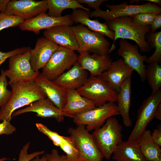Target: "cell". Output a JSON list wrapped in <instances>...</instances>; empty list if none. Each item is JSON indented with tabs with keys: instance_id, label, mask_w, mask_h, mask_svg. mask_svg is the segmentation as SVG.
Returning <instances> with one entry per match:
<instances>
[{
	"instance_id": "cell-3",
	"label": "cell",
	"mask_w": 161,
	"mask_h": 161,
	"mask_svg": "<svg viewBox=\"0 0 161 161\" xmlns=\"http://www.w3.org/2000/svg\"><path fill=\"white\" fill-rule=\"evenodd\" d=\"M122 126L113 117L108 118L100 128L92 135L104 158L109 159L117 146L123 141Z\"/></svg>"
},
{
	"instance_id": "cell-40",
	"label": "cell",
	"mask_w": 161,
	"mask_h": 161,
	"mask_svg": "<svg viewBox=\"0 0 161 161\" xmlns=\"http://www.w3.org/2000/svg\"><path fill=\"white\" fill-rule=\"evenodd\" d=\"M161 27V13L157 14L150 26L151 32H155Z\"/></svg>"
},
{
	"instance_id": "cell-6",
	"label": "cell",
	"mask_w": 161,
	"mask_h": 161,
	"mask_svg": "<svg viewBox=\"0 0 161 161\" xmlns=\"http://www.w3.org/2000/svg\"><path fill=\"white\" fill-rule=\"evenodd\" d=\"M81 156L82 161H102L104 158L92 135L83 125L68 130Z\"/></svg>"
},
{
	"instance_id": "cell-27",
	"label": "cell",
	"mask_w": 161,
	"mask_h": 161,
	"mask_svg": "<svg viewBox=\"0 0 161 161\" xmlns=\"http://www.w3.org/2000/svg\"><path fill=\"white\" fill-rule=\"evenodd\" d=\"M138 142L142 153L148 161H156L161 155L160 146L153 140L150 130L144 131Z\"/></svg>"
},
{
	"instance_id": "cell-15",
	"label": "cell",
	"mask_w": 161,
	"mask_h": 161,
	"mask_svg": "<svg viewBox=\"0 0 161 161\" xmlns=\"http://www.w3.org/2000/svg\"><path fill=\"white\" fill-rule=\"evenodd\" d=\"M134 71L123 59H120L113 61L108 69L98 76L117 94L122 84Z\"/></svg>"
},
{
	"instance_id": "cell-31",
	"label": "cell",
	"mask_w": 161,
	"mask_h": 161,
	"mask_svg": "<svg viewBox=\"0 0 161 161\" xmlns=\"http://www.w3.org/2000/svg\"><path fill=\"white\" fill-rule=\"evenodd\" d=\"M24 21L20 17L0 12V31L6 28L18 26Z\"/></svg>"
},
{
	"instance_id": "cell-26",
	"label": "cell",
	"mask_w": 161,
	"mask_h": 161,
	"mask_svg": "<svg viewBox=\"0 0 161 161\" xmlns=\"http://www.w3.org/2000/svg\"><path fill=\"white\" fill-rule=\"evenodd\" d=\"M115 161H148L142 153L138 141H122L113 153Z\"/></svg>"
},
{
	"instance_id": "cell-45",
	"label": "cell",
	"mask_w": 161,
	"mask_h": 161,
	"mask_svg": "<svg viewBox=\"0 0 161 161\" xmlns=\"http://www.w3.org/2000/svg\"><path fill=\"white\" fill-rule=\"evenodd\" d=\"M10 160V159L7 158L6 157H3L2 158H0V161H4L6 160Z\"/></svg>"
},
{
	"instance_id": "cell-5",
	"label": "cell",
	"mask_w": 161,
	"mask_h": 161,
	"mask_svg": "<svg viewBox=\"0 0 161 161\" xmlns=\"http://www.w3.org/2000/svg\"><path fill=\"white\" fill-rule=\"evenodd\" d=\"M106 6L109 11L100 9L89 13L90 18H102L108 21L114 18L126 16H131L139 13H161V8L156 4L151 2L141 4H129L127 2L117 4H107Z\"/></svg>"
},
{
	"instance_id": "cell-32",
	"label": "cell",
	"mask_w": 161,
	"mask_h": 161,
	"mask_svg": "<svg viewBox=\"0 0 161 161\" xmlns=\"http://www.w3.org/2000/svg\"><path fill=\"white\" fill-rule=\"evenodd\" d=\"M8 84L4 70L2 69L0 75V107L8 101L12 94L11 91L7 88Z\"/></svg>"
},
{
	"instance_id": "cell-33",
	"label": "cell",
	"mask_w": 161,
	"mask_h": 161,
	"mask_svg": "<svg viewBox=\"0 0 161 161\" xmlns=\"http://www.w3.org/2000/svg\"><path fill=\"white\" fill-rule=\"evenodd\" d=\"M158 13H142L135 14L131 17L138 23L143 25L150 26L154 19Z\"/></svg>"
},
{
	"instance_id": "cell-24",
	"label": "cell",
	"mask_w": 161,
	"mask_h": 161,
	"mask_svg": "<svg viewBox=\"0 0 161 161\" xmlns=\"http://www.w3.org/2000/svg\"><path fill=\"white\" fill-rule=\"evenodd\" d=\"M89 13V11L80 9L73 10L71 15L72 19L74 23H79L90 30L101 34L114 40V33L109 29L106 23H101L98 19H91Z\"/></svg>"
},
{
	"instance_id": "cell-9",
	"label": "cell",
	"mask_w": 161,
	"mask_h": 161,
	"mask_svg": "<svg viewBox=\"0 0 161 161\" xmlns=\"http://www.w3.org/2000/svg\"><path fill=\"white\" fill-rule=\"evenodd\" d=\"M119 114L116 104L108 102L75 116L73 120L77 126H85L89 131L100 128L108 118Z\"/></svg>"
},
{
	"instance_id": "cell-46",
	"label": "cell",
	"mask_w": 161,
	"mask_h": 161,
	"mask_svg": "<svg viewBox=\"0 0 161 161\" xmlns=\"http://www.w3.org/2000/svg\"><path fill=\"white\" fill-rule=\"evenodd\" d=\"M156 161H161V155L160 156L158 159Z\"/></svg>"
},
{
	"instance_id": "cell-34",
	"label": "cell",
	"mask_w": 161,
	"mask_h": 161,
	"mask_svg": "<svg viewBox=\"0 0 161 161\" xmlns=\"http://www.w3.org/2000/svg\"><path fill=\"white\" fill-rule=\"evenodd\" d=\"M30 142L24 145L20 150L19 154L18 161H30L37 156L40 155L44 153V151H36L29 154L28 150L30 146Z\"/></svg>"
},
{
	"instance_id": "cell-14",
	"label": "cell",
	"mask_w": 161,
	"mask_h": 161,
	"mask_svg": "<svg viewBox=\"0 0 161 161\" xmlns=\"http://www.w3.org/2000/svg\"><path fill=\"white\" fill-rule=\"evenodd\" d=\"M74 23L71 15L55 17L50 16L45 13L24 21L18 26L22 30L32 31L38 34L43 29L46 30L61 25L71 26Z\"/></svg>"
},
{
	"instance_id": "cell-10",
	"label": "cell",
	"mask_w": 161,
	"mask_h": 161,
	"mask_svg": "<svg viewBox=\"0 0 161 161\" xmlns=\"http://www.w3.org/2000/svg\"><path fill=\"white\" fill-rule=\"evenodd\" d=\"M31 49L26 52L15 55L9 58V69L4 70L8 83L17 81L34 80L39 75V71L32 68L30 61Z\"/></svg>"
},
{
	"instance_id": "cell-8",
	"label": "cell",
	"mask_w": 161,
	"mask_h": 161,
	"mask_svg": "<svg viewBox=\"0 0 161 161\" xmlns=\"http://www.w3.org/2000/svg\"><path fill=\"white\" fill-rule=\"evenodd\" d=\"M81 95L92 100L98 107L108 102L117 101V93L99 77L91 76L76 90Z\"/></svg>"
},
{
	"instance_id": "cell-20",
	"label": "cell",
	"mask_w": 161,
	"mask_h": 161,
	"mask_svg": "<svg viewBox=\"0 0 161 161\" xmlns=\"http://www.w3.org/2000/svg\"><path fill=\"white\" fill-rule=\"evenodd\" d=\"M67 100L62 109L65 117L73 118L96 107L95 103L81 95L76 90H66Z\"/></svg>"
},
{
	"instance_id": "cell-18",
	"label": "cell",
	"mask_w": 161,
	"mask_h": 161,
	"mask_svg": "<svg viewBox=\"0 0 161 161\" xmlns=\"http://www.w3.org/2000/svg\"><path fill=\"white\" fill-rule=\"evenodd\" d=\"M31 112L36 113V116L38 117L54 118L59 122H62L65 117L62 110L57 107L47 97L35 101L29 106L14 112L12 114V117Z\"/></svg>"
},
{
	"instance_id": "cell-42",
	"label": "cell",
	"mask_w": 161,
	"mask_h": 161,
	"mask_svg": "<svg viewBox=\"0 0 161 161\" xmlns=\"http://www.w3.org/2000/svg\"><path fill=\"white\" fill-rule=\"evenodd\" d=\"M10 1L9 0H0V12H5Z\"/></svg>"
},
{
	"instance_id": "cell-7",
	"label": "cell",
	"mask_w": 161,
	"mask_h": 161,
	"mask_svg": "<svg viewBox=\"0 0 161 161\" xmlns=\"http://www.w3.org/2000/svg\"><path fill=\"white\" fill-rule=\"evenodd\" d=\"M78 56L74 51L59 46L43 67L41 73L53 81L77 62Z\"/></svg>"
},
{
	"instance_id": "cell-47",
	"label": "cell",
	"mask_w": 161,
	"mask_h": 161,
	"mask_svg": "<svg viewBox=\"0 0 161 161\" xmlns=\"http://www.w3.org/2000/svg\"><path fill=\"white\" fill-rule=\"evenodd\" d=\"M113 161V160H110V161Z\"/></svg>"
},
{
	"instance_id": "cell-21",
	"label": "cell",
	"mask_w": 161,
	"mask_h": 161,
	"mask_svg": "<svg viewBox=\"0 0 161 161\" xmlns=\"http://www.w3.org/2000/svg\"><path fill=\"white\" fill-rule=\"evenodd\" d=\"M112 61L109 54L91 55L87 52L79 54L77 61L83 69L89 72L91 76L95 77L106 70Z\"/></svg>"
},
{
	"instance_id": "cell-11",
	"label": "cell",
	"mask_w": 161,
	"mask_h": 161,
	"mask_svg": "<svg viewBox=\"0 0 161 161\" xmlns=\"http://www.w3.org/2000/svg\"><path fill=\"white\" fill-rule=\"evenodd\" d=\"M161 102V89L144 100L138 110L135 123L128 141H138L148 124L154 118L155 109Z\"/></svg>"
},
{
	"instance_id": "cell-25",
	"label": "cell",
	"mask_w": 161,
	"mask_h": 161,
	"mask_svg": "<svg viewBox=\"0 0 161 161\" xmlns=\"http://www.w3.org/2000/svg\"><path fill=\"white\" fill-rule=\"evenodd\" d=\"M131 76L128 77L121 85L117 94V109L122 117L124 125L126 127H131L132 122L129 115L131 102Z\"/></svg>"
},
{
	"instance_id": "cell-38",
	"label": "cell",
	"mask_w": 161,
	"mask_h": 161,
	"mask_svg": "<svg viewBox=\"0 0 161 161\" xmlns=\"http://www.w3.org/2000/svg\"><path fill=\"white\" fill-rule=\"evenodd\" d=\"M79 3L85 4L94 10H97L100 9L101 4L104 2L107 1L106 0H77Z\"/></svg>"
},
{
	"instance_id": "cell-16",
	"label": "cell",
	"mask_w": 161,
	"mask_h": 161,
	"mask_svg": "<svg viewBox=\"0 0 161 161\" xmlns=\"http://www.w3.org/2000/svg\"><path fill=\"white\" fill-rule=\"evenodd\" d=\"M35 126L39 131L47 136L55 145L59 147L66 154L68 161H82L80 154L69 136H61L40 123H36Z\"/></svg>"
},
{
	"instance_id": "cell-39",
	"label": "cell",
	"mask_w": 161,
	"mask_h": 161,
	"mask_svg": "<svg viewBox=\"0 0 161 161\" xmlns=\"http://www.w3.org/2000/svg\"><path fill=\"white\" fill-rule=\"evenodd\" d=\"M151 136L154 142L160 147L161 146V125L154 129L151 133Z\"/></svg>"
},
{
	"instance_id": "cell-44",
	"label": "cell",
	"mask_w": 161,
	"mask_h": 161,
	"mask_svg": "<svg viewBox=\"0 0 161 161\" xmlns=\"http://www.w3.org/2000/svg\"><path fill=\"white\" fill-rule=\"evenodd\" d=\"M144 1H147L151 2H153L154 4H156L160 6H161V0H145Z\"/></svg>"
},
{
	"instance_id": "cell-43",
	"label": "cell",
	"mask_w": 161,
	"mask_h": 161,
	"mask_svg": "<svg viewBox=\"0 0 161 161\" xmlns=\"http://www.w3.org/2000/svg\"><path fill=\"white\" fill-rule=\"evenodd\" d=\"M30 161H47L45 154L40 157L39 155L37 156L32 159Z\"/></svg>"
},
{
	"instance_id": "cell-35",
	"label": "cell",
	"mask_w": 161,
	"mask_h": 161,
	"mask_svg": "<svg viewBox=\"0 0 161 161\" xmlns=\"http://www.w3.org/2000/svg\"><path fill=\"white\" fill-rule=\"evenodd\" d=\"M30 49L29 47H24L17 48L7 52H3L0 51V66L7 58L15 55L24 52Z\"/></svg>"
},
{
	"instance_id": "cell-23",
	"label": "cell",
	"mask_w": 161,
	"mask_h": 161,
	"mask_svg": "<svg viewBox=\"0 0 161 161\" xmlns=\"http://www.w3.org/2000/svg\"><path fill=\"white\" fill-rule=\"evenodd\" d=\"M88 78L87 71L83 69L77 62L53 81L66 90H77L84 84Z\"/></svg>"
},
{
	"instance_id": "cell-19",
	"label": "cell",
	"mask_w": 161,
	"mask_h": 161,
	"mask_svg": "<svg viewBox=\"0 0 161 161\" xmlns=\"http://www.w3.org/2000/svg\"><path fill=\"white\" fill-rule=\"evenodd\" d=\"M44 37L54 42L59 46L75 51L79 45L72 26L61 25L46 29Z\"/></svg>"
},
{
	"instance_id": "cell-37",
	"label": "cell",
	"mask_w": 161,
	"mask_h": 161,
	"mask_svg": "<svg viewBox=\"0 0 161 161\" xmlns=\"http://www.w3.org/2000/svg\"><path fill=\"white\" fill-rule=\"evenodd\" d=\"M47 161H68L66 156L60 155L57 149H52L50 153L45 154Z\"/></svg>"
},
{
	"instance_id": "cell-1",
	"label": "cell",
	"mask_w": 161,
	"mask_h": 161,
	"mask_svg": "<svg viewBox=\"0 0 161 161\" xmlns=\"http://www.w3.org/2000/svg\"><path fill=\"white\" fill-rule=\"evenodd\" d=\"M12 94L7 102L1 107L0 120L10 121L12 114L20 108L30 104L40 99L47 97L34 80L8 83Z\"/></svg>"
},
{
	"instance_id": "cell-17",
	"label": "cell",
	"mask_w": 161,
	"mask_h": 161,
	"mask_svg": "<svg viewBox=\"0 0 161 161\" xmlns=\"http://www.w3.org/2000/svg\"><path fill=\"white\" fill-rule=\"evenodd\" d=\"M59 46L44 37L38 39L34 48L31 50L30 61L35 71L43 68Z\"/></svg>"
},
{
	"instance_id": "cell-12",
	"label": "cell",
	"mask_w": 161,
	"mask_h": 161,
	"mask_svg": "<svg viewBox=\"0 0 161 161\" xmlns=\"http://www.w3.org/2000/svg\"><path fill=\"white\" fill-rule=\"evenodd\" d=\"M47 10V0H13L8 3L4 13L26 21L45 13Z\"/></svg>"
},
{
	"instance_id": "cell-4",
	"label": "cell",
	"mask_w": 161,
	"mask_h": 161,
	"mask_svg": "<svg viewBox=\"0 0 161 161\" xmlns=\"http://www.w3.org/2000/svg\"><path fill=\"white\" fill-rule=\"evenodd\" d=\"M72 28L78 44L77 51L79 54L85 52L100 55L108 54L110 43L104 35L80 24L72 26Z\"/></svg>"
},
{
	"instance_id": "cell-28",
	"label": "cell",
	"mask_w": 161,
	"mask_h": 161,
	"mask_svg": "<svg viewBox=\"0 0 161 161\" xmlns=\"http://www.w3.org/2000/svg\"><path fill=\"white\" fill-rule=\"evenodd\" d=\"M48 12L49 16L59 17L62 16L63 10L71 9L73 10L80 9L87 11L90 9L83 6L77 0H47Z\"/></svg>"
},
{
	"instance_id": "cell-36",
	"label": "cell",
	"mask_w": 161,
	"mask_h": 161,
	"mask_svg": "<svg viewBox=\"0 0 161 161\" xmlns=\"http://www.w3.org/2000/svg\"><path fill=\"white\" fill-rule=\"evenodd\" d=\"M2 121L0 123V136L3 134L10 135L16 131V128L11 124L10 121L6 120Z\"/></svg>"
},
{
	"instance_id": "cell-2",
	"label": "cell",
	"mask_w": 161,
	"mask_h": 161,
	"mask_svg": "<svg viewBox=\"0 0 161 161\" xmlns=\"http://www.w3.org/2000/svg\"><path fill=\"white\" fill-rule=\"evenodd\" d=\"M106 23L109 29L114 34V42L108 54L115 49V42L119 38L134 41L142 52L150 50L151 47L145 39L146 35L151 31L150 26L138 23L131 16L116 18Z\"/></svg>"
},
{
	"instance_id": "cell-22",
	"label": "cell",
	"mask_w": 161,
	"mask_h": 161,
	"mask_svg": "<svg viewBox=\"0 0 161 161\" xmlns=\"http://www.w3.org/2000/svg\"><path fill=\"white\" fill-rule=\"evenodd\" d=\"M34 81L47 97L62 110L66 102V90L48 79L41 73Z\"/></svg>"
},
{
	"instance_id": "cell-30",
	"label": "cell",
	"mask_w": 161,
	"mask_h": 161,
	"mask_svg": "<svg viewBox=\"0 0 161 161\" xmlns=\"http://www.w3.org/2000/svg\"><path fill=\"white\" fill-rule=\"evenodd\" d=\"M147 42L150 47L155 48V50L145 62L148 64L153 62L159 63L161 61V31L156 32H150L146 35Z\"/></svg>"
},
{
	"instance_id": "cell-41",
	"label": "cell",
	"mask_w": 161,
	"mask_h": 161,
	"mask_svg": "<svg viewBox=\"0 0 161 161\" xmlns=\"http://www.w3.org/2000/svg\"><path fill=\"white\" fill-rule=\"evenodd\" d=\"M154 118L159 121L161 120V102L159 103L155 109Z\"/></svg>"
},
{
	"instance_id": "cell-29",
	"label": "cell",
	"mask_w": 161,
	"mask_h": 161,
	"mask_svg": "<svg viewBox=\"0 0 161 161\" xmlns=\"http://www.w3.org/2000/svg\"><path fill=\"white\" fill-rule=\"evenodd\" d=\"M148 64L145 67V77L151 89V94H153L161 89V66L157 62Z\"/></svg>"
},
{
	"instance_id": "cell-13",
	"label": "cell",
	"mask_w": 161,
	"mask_h": 161,
	"mask_svg": "<svg viewBox=\"0 0 161 161\" xmlns=\"http://www.w3.org/2000/svg\"><path fill=\"white\" fill-rule=\"evenodd\" d=\"M119 45L120 47L117 50V54L121 57L126 63L137 72L140 80L144 82L146 80V66L144 62L147 58V57L140 54L137 44L133 45L126 39L120 40Z\"/></svg>"
}]
</instances>
